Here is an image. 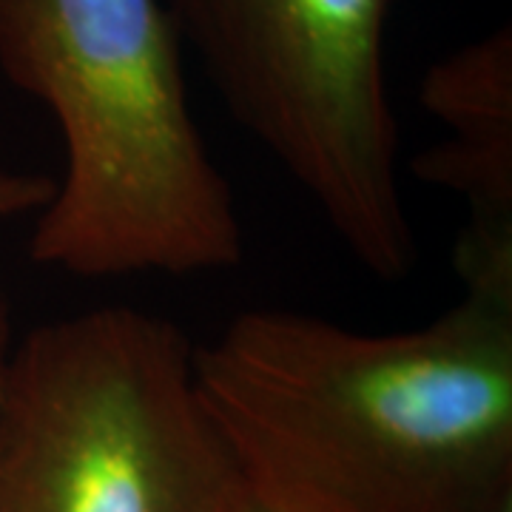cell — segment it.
<instances>
[{"label":"cell","mask_w":512,"mask_h":512,"mask_svg":"<svg viewBox=\"0 0 512 512\" xmlns=\"http://www.w3.org/2000/svg\"><path fill=\"white\" fill-rule=\"evenodd\" d=\"M458 279L421 328L256 308L194 348L245 487L279 512H512V271Z\"/></svg>","instance_id":"cell-1"},{"label":"cell","mask_w":512,"mask_h":512,"mask_svg":"<svg viewBox=\"0 0 512 512\" xmlns=\"http://www.w3.org/2000/svg\"><path fill=\"white\" fill-rule=\"evenodd\" d=\"M0 72L55 117L63 177L32 259L77 279L237 268L231 183L202 140L165 0H0Z\"/></svg>","instance_id":"cell-2"},{"label":"cell","mask_w":512,"mask_h":512,"mask_svg":"<svg viewBox=\"0 0 512 512\" xmlns=\"http://www.w3.org/2000/svg\"><path fill=\"white\" fill-rule=\"evenodd\" d=\"M239 481L174 322L109 305L9 350L0 512H225Z\"/></svg>","instance_id":"cell-3"},{"label":"cell","mask_w":512,"mask_h":512,"mask_svg":"<svg viewBox=\"0 0 512 512\" xmlns=\"http://www.w3.org/2000/svg\"><path fill=\"white\" fill-rule=\"evenodd\" d=\"M225 109L359 268L399 282L416 234L387 86L393 0H165Z\"/></svg>","instance_id":"cell-4"},{"label":"cell","mask_w":512,"mask_h":512,"mask_svg":"<svg viewBox=\"0 0 512 512\" xmlns=\"http://www.w3.org/2000/svg\"><path fill=\"white\" fill-rule=\"evenodd\" d=\"M421 103L447 140L416 157V174L467 202L456 265H512V37L461 46L421 80Z\"/></svg>","instance_id":"cell-5"},{"label":"cell","mask_w":512,"mask_h":512,"mask_svg":"<svg viewBox=\"0 0 512 512\" xmlns=\"http://www.w3.org/2000/svg\"><path fill=\"white\" fill-rule=\"evenodd\" d=\"M52 188H55V180L46 174L0 168V222L35 217L52 197ZM12 345H15V339H12L9 305L0 293V370L6 365V356H9Z\"/></svg>","instance_id":"cell-6"},{"label":"cell","mask_w":512,"mask_h":512,"mask_svg":"<svg viewBox=\"0 0 512 512\" xmlns=\"http://www.w3.org/2000/svg\"><path fill=\"white\" fill-rule=\"evenodd\" d=\"M225 512H279L276 507H271L268 501H262L254 490H248L245 487V481H239V490L231 498V504H228V510Z\"/></svg>","instance_id":"cell-7"}]
</instances>
